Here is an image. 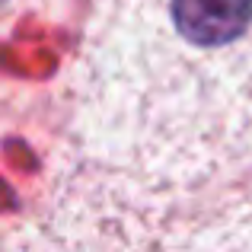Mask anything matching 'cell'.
<instances>
[{
  "instance_id": "6da1fadb",
  "label": "cell",
  "mask_w": 252,
  "mask_h": 252,
  "mask_svg": "<svg viewBox=\"0 0 252 252\" xmlns=\"http://www.w3.org/2000/svg\"><path fill=\"white\" fill-rule=\"evenodd\" d=\"M252 0H172V26L189 45L220 48L249 29Z\"/></svg>"
}]
</instances>
